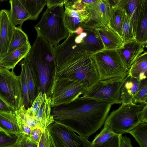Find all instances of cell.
<instances>
[{
  "instance_id": "obj_1",
  "label": "cell",
  "mask_w": 147,
  "mask_h": 147,
  "mask_svg": "<svg viewBox=\"0 0 147 147\" xmlns=\"http://www.w3.org/2000/svg\"><path fill=\"white\" fill-rule=\"evenodd\" d=\"M115 104L82 96L68 104L53 107L51 113L55 120L88 138L102 126Z\"/></svg>"
},
{
  "instance_id": "obj_2",
  "label": "cell",
  "mask_w": 147,
  "mask_h": 147,
  "mask_svg": "<svg viewBox=\"0 0 147 147\" xmlns=\"http://www.w3.org/2000/svg\"><path fill=\"white\" fill-rule=\"evenodd\" d=\"M53 46L45 40L37 37L25 58L32 71L37 87V94L50 91L56 77L57 65Z\"/></svg>"
},
{
  "instance_id": "obj_3",
  "label": "cell",
  "mask_w": 147,
  "mask_h": 147,
  "mask_svg": "<svg viewBox=\"0 0 147 147\" xmlns=\"http://www.w3.org/2000/svg\"><path fill=\"white\" fill-rule=\"evenodd\" d=\"M56 77L76 81L86 88L99 80L93 60L86 52L74 53L57 66Z\"/></svg>"
},
{
  "instance_id": "obj_4",
  "label": "cell",
  "mask_w": 147,
  "mask_h": 147,
  "mask_svg": "<svg viewBox=\"0 0 147 147\" xmlns=\"http://www.w3.org/2000/svg\"><path fill=\"white\" fill-rule=\"evenodd\" d=\"M63 5L47 7L34 26L37 36L45 40L53 46L66 38L69 33L64 23Z\"/></svg>"
},
{
  "instance_id": "obj_5",
  "label": "cell",
  "mask_w": 147,
  "mask_h": 147,
  "mask_svg": "<svg viewBox=\"0 0 147 147\" xmlns=\"http://www.w3.org/2000/svg\"><path fill=\"white\" fill-rule=\"evenodd\" d=\"M143 120L147 121V104H122L112 112L104 123L116 134L127 133Z\"/></svg>"
},
{
  "instance_id": "obj_6",
  "label": "cell",
  "mask_w": 147,
  "mask_h": 147,
  "mask_svg": "<svg viewBox=\"0 0 147 147\" xmlns=\"http://www.w3.org/2000/svg\"><path fill=\"white\" fill-rule=\"evenodd\" d=\"M95 65L99 79L125 78L128 69L117 49H104L91 55Z\"/></svg>"
},
{
  "instance_id": "obj_7",
  "label": "cell",
  "mask_w": 147,
  "mask_h": 147,
  "mask_svg": "<svg viewBox=\"0 0 147 147\" xmlns=\"http://www.w3.org/2000/svg\"><path fill=\"white\" fill-rule=\"evenodd\" d=\"M0 99L13 113L23 105L19 76L13 70L0 67Z\"/></svg>"
},
{
  "instance_id": "obj_8",
  "label": "cell",
  "mask_w": 147,
  "mask_h": 147,
  "mask_svg": "<svg viewBox=\"0 0 147 147\" xmlns=\"http://www.w3.org/2000/svg\"><path fill=\"white\" fill-rule=\"evenodd\" d=\"M86 89L78 82L56 77L50 93L52 108L70 103L83 94Z\"/></svg>"
},
{
  "instance_id": "obj_9",
  "label": "cell",
  "mask_w": 147,
  "mask_h": 147,
  "mask_svg": "<svg viewBox=\"0 0 147 147\" xmlns=\"http://www.w3.org/2000/svg\"><path fill=\"white\" fill-rule=\"evenodd\" d=\"M126 79L115 78L109 79L98 80L83 93V97L93 99L115 102L120 104L119 100L120 90Z\"/></svg>"
},
{
  "instance_id": "obj_10",
  "label": "cell",
  "mask_w": 147,
  "mask_h": 147,
  "mask_svg": "<svg viewBox=\"0 0 147 147\" xmlns=\"http://www.w3.org/2000/svg\"><path fill=\"white\" fill-rule=\"evenodd\" d=\"M56 147H92L91 142L84 136H78L71 129L55 120L47 127Z\"/></svg>"
},
{
  "instance_id": "obj_11",
  "label": "cell",
  "mask_w": 147,
  "mask_h": 147,
  "mask_svg": "<svg viewBox=\"0 0 147 147\" xmlns=\"http://www.w3.org/2000/svg\"><path fill=\"white\" fill-rule=\"evenodd\" d=\"M83 4L89 12L88 18L80 26L83 29L109 27L111 6L109 0H98L93 3Z\"/></svg>"
},
{
  "instance_id": "obj_12",
  "label": "cell",
  "mask_w": 147,
  "mask_h": 147,
  "mask_svg": "<svg viewBox=\"0 0 147 147\" xmlns=\"http://www.w3.org/2000/svg\"><path fill=\"white\" fill-rule=\"evenodd\" d=\"M65 9L64 14L65 26L69 33H74L76 29L88 18L89 12L81 1L65 7Z\"/></svg>"
},
{
  "instance_id": "obj_13",
  "label": "cell",
  "mask_w": 147,
  "mask_h": 147,
  "mask_svg": "<svg viewBox=\"0 0 147 147\" xmlns=\"http://www.w3.org/2000/svg\"><path fill=\"white\" fill-rule=\"evenodd\" d=\"M16 27L10 17L9 11L0 10V59L7 53Z\"/></svg>"
},
{
  "instance_id": "obj_14",
  "label": "cell",
  "mask_w": 147,
  "mask_h": 147,
  "mask_svg": "<svg viewBox=\"0 0 147 147\" xmlns=\"http://www.w3.org/2000/svg\"><path fill=\"white\" fill-rule=\"evenodd\" d=\"M146 47V45L134 39L124 43L123 46L117 50L129 69L136 59L144 52Z\"/></svg>"
},
{
  "instance_id": "obj_15",
  "label": "cell",
  "mask_w": 147,
  "mask_h": 147,
  "mask_svg": "<svg viewBox=\"0 0 147 147\" xmlns=\"http://www.w3.org/2000/svg\"><path fill=\"white\" fill-rule=\"evenodd\" d=\"M43 94L42 102L36 116L34 117L38 127L42 132L55 121L51 113L52 107L51 98L47 96L45 93Z\"/></svg>"
},
{
  "instance_id": "obj_16",
  "label": "cell",
  "mask_w": 147,
  "mask_h": 147,
  "mask_svg": "<svg viewBox=\"0 0 147 147\" xmlns=\"http://www.w3.org/2000/svg\"><path fill=\"white\" fill-rule=\"evenodd\" d=\"M104 45L105 49H117L123 43L121 37L110 28L103 27L95 28Z\"/></svg>"
},
{
  "instance_id": "obj_17",
  "label": "cell",
  "mask_w": 147,
  "mask_h": 147,
  "mask_svg": "<svg viewBox=\"0 0 147 147\" xmlns=\"http://www.w3.org/2000/svg\"><path fill=\"white\" fill-rule=\"evenodd\" d=\"M141 80L127 75L121 87L119 100L122 104L132 102V99L137 92Z\"/></svg>"
},
{
  "instance_id": "obj_18",
  "label": "cell",
  "mask_w": 147,
  "mask_h": 147,
  "mask_svg": "<svg viewBox=\"0 0 147 147\" xmlns=\"http://www.w3.org/2000/svg\"><path fill=\"white\" fill-rule=\"evenodd\" d=\"M31 46L29 43L1 59L0 67L13 70L16 65L26 57Z\"/></svg>"
},
{
  "instance_id": "obj_19",
  "label": "cell",
  "mask_w": 147,
  "mask_h": 147,
  "mask_svg": "<svg viewBox=\"0 0 147 147\" xmlns=\"http://www.w3.org/2000/svg\"><path fill=\"white\" fill-rule=\"evenodd\" d=\"M141 0H120L115 5L113 6L123 8L130 19L133 33L135 37L138 24L137 16L138 6Z\"/></svg>"
},
{
  "instance_id": "obj_20",
  "label": "cell",
  "mask_w": 147,
  "mask_h": 147,
  "mask_svg": "<svg viewBox=\"0 0 147 147\" xmlns=\"http://www.w3.org/2000/svg\"><path fill=\"white\" fill-rule=\"evenodd\" d=\"M0 131L8 135L22 134L14 113L0 111Z\"/></svg>"
},
{
  "instance_id": "obj_21",
  "label": "cell",
  "mask_w": 147,
  "mask_h": 147,
  "mask_svg": "<svg viewBox=\"0 0 147 147\" xmlns=\"http://www.w3.org/2000/svg\"><path fill=\"white\" fill-rule=\"evenodd\" d=\"M147 52H144L135 60L129 69L127 75L140 80L147 78Z\"/></svg>"
},
{
  "instance_id": "obj_22",
  "label": "cell",
  "mask_w": 147,
  "mask_h": 147,
  "mask_svg": "<svg viewBox=\"0 0 147 147\" xmlns=\"http://www.w3.org/2000/svg\"><path fill=\"white\" fill-rule=\"evenodd\" d=\"M10 9V17L14 25L22 26L24 22L30 20L28 12L18 0H9Z\"/></svg>"
},
{
  "instance_id": "obj_23",
  "label": "cell",
  "mask_w": 147,
  "mask_h": 147,
  "mask_svg": "<svg viewBox=\"0 0 147 147\" xmlns=\"http://www.w3.org/2000/svg\"><path fill=\"white\" fill-rule=\"evenodd\" d=\"M125 12L121 7L111 6L110 10L109 27L120 36Z\"/></svg>"
},
{
  "instance_id": "obj_24",
  "label": "cell",
  "mask_w": 147,
  "mask_h": 147,
  "mask_svg": "<svg viewBox=\"0 0 147 147\" xmlns=\"http://www.w3.org/2000/svg\"><path fill=\"white\" fill-rule=\"evenodd\" d=\"M29 43L28 36L22 30V26L20 25L19 26L16 27L6 55Z\"/></svg>"
},
{
  "instance_id": "obj_25",
  "label": "cell",
  "mask_w": 147,
  "mask_h": 147,
  "mask_svg": "<svg viewBox=\"0 0 147 147\" xmlns=\"http://www.w3.org/2000/svg\"><path fill=\"white\" fill-rule=\"evenodd\" d=\"M28 12L29 20H36L45 6L47 0H18Z\"/></svg>"
},
{
  "instance_id": "obj_26",
  "label": "cell",
  "mask_w": 147,
  "mask_h": 147,
  "mask_svg": "<svg viewBox=\"0 0 147 147\" xmlns=\"http://www.w3.org/2000/svg\"><path fill=\"white\" fill-rule=\"evenodd\" d=\"M127 133L135 138L141 147H147V121L143 120Z\"/></svg>"
},
{
  "instance_id": "obj_27",
  "label": "cell",
  "mask_w": 147,
  "mask_h": 147,
  "mask_svg": "<svg viewBox=\"0 0 147 147\" xmlns=\"http://www.w3.org/2000/svg\"><path fill=\"white\" fill-rule=\"evenodd\" d=\"M22 61L24 66L29 88L30 106L37 95V87L32 71L26 60L24 58Z\"/></svg>"
},
{
  "instance_id": "obj_28",
  "label": "cell",
  "mask_w": 147,
  "mask_h": 147,
  "mask_svg": "<svg viewBox=\"0 0 147 147\" xmlns=\"http://www.w3.org/2000/svg\"><path fill=\"white\" fill-rule=\"evenodd\" d=\"M21 72L19 76L21 89L23 98V105L27 109L30 106L29 88L24 65L22 61L20 63Z\"/></svg>"
},
{
  "instance_id": "obj_29",
  "label": "cell",
  "mask_w": 147,
  "mask_h": 147,
  "mask_svg": "<svg viewBox=\"0 0 147 147\" xmlns=\"http://www.w3.org/2000/svg\"><path fill=\"white\" fill-rule=\"evenodd\" d=\"M14 113L18 123L27 125L31 130L38 127L34 117L27 114L26 112V109L24 105L19 109L15 111Z\"/></svg>"
},
{
  "instance_id": "obj_30",
  "label": "cell",
  "mask_w": 147,
  "mask_h": 147,
  "mask_svg": "<svg viewBox=\"0 0 147 147\" xmlns=\"http://www.w3.org/2000/svg\"><path fill=\"white\" fill-rule=\"evenodd\" d=\"M135 39L146 45L147 42V12L145 11L140 23L137 26Z\"/></svg>"
},
{
  "instance_id": "obj_31",
  "label": "cell",
  "mask_w": 147,
  "mask_h": 147,
  "mask_svg": "<svg viewBox=\"0 0 147 147\" xmlns=\"http://www.w3.org/2000/svg\"><path fill=\"white\" fill-rule=\"evenodd\" d=\"M116 134L111 131L107 125L104 124L101 131L96 135L91 142L92 147H100L109 138Z\"/></svg>"
},
{
  "instance_id": "obj_32",
  "label": "cell",
  "mask_w": 147,
  "mask_h": 147,
  "mask_svg": "<svg viewBox=\"0 0 147 147\" xmlns=\"http://www.w3.org/2000/svg\"><path fill=\"white\" fill-rule=\"evenodd\" d=\"M120 36L123 43L135 39L133 33L130 19L126 11Z\"/></svg>"
},
{
  "instance_id": "obj_33",
  "label": "cell",
  "mask_w": 147,
  "mask_h": 147,
  "mask_svg": "<svg viewBox=\"0 0 147 147\" xmlns=\"http://www.w3.org/2000/svg\"><path fill=\"white\" fill-rule=\"evenodd\" d=\"M147 78L141 80L138 90L133 97L132 102L134 103H144L147 104Z\"/></svg>"
},
{
  "instance_id": "obj_34",
  "label": "cell",
  "mask_w": 147,
  "mask_h": 147,
  "mask_svg": "<svg viewBox=\"0 0 147 147\" xmlns=\"http://www.w3.org/2000/svg\"><path fill=\"white\" fill-rule=\"evenodd\" d=\"M18 138V134L8 135L0 131V147H13Z\"/></svg>"
},
{
  "instance_id": "obj_35",
  "label": "cell",
  "mask_w": 147,
  "mask_h": 147,
  "mask_svg": "<svg viewBox=\"0 0 147 147\" xmlns=\"http://www.w3.org/2000/svg\"><path fill=\"white\" fill-rule=\"evenodd\" d=\"M37 147H56L53 140L47 127L42 132Z\"/></svg>"
},
{
  "instance_id": "obj_36",
  "label": "cell",
  "mask_w": 147,
  "mask_h": 147,
  "mask_svg": "<svg viewBox=\"0 0 147 147\" xmlns=\"http://www.w3.org/2000/svg\"><path fill=\"white\" fill-rule=\"evenodd\" d=\"M18 135L17 140L13 147H37V145L31 140L29 136L23 134Z\"/></svg>"
},
{
  "instance_id": "obj_37",
  "label": "cell",
  "mask_w": 147,
  "mask_h": 147,
  "mask_svg": "<svg viewBox=\"0 0 147 147\" xmlns=\"http://www.w3.org/2000/svg\"><path fill=\"white\" fill-rule=\"evenodd\" d=\"M43 94L41 92H39L33 101L30 107L26 109V112L28 115L35 117L38 110L42 102Z\"/></svg>"
},
{
  "instance_id": "obj_38",
  "label": "cell",
  "mask_w": 147,
  "mask_h": 147,
  "mask_svg": "<svg viewBox=\"0 0 147 147\" xmlns=\"http://www.w3.org/2000/svg\"><path fill=\"white\" fill-rule=\"evenodd\" d=\"M122 134H116L104 143L100 147H119V139Z\"/></svg>"
},
{
  "instance_id": "obj_39",
  "label": "cell",
  "mask_w": 147,
  "mask_h": 147,
  "mask_svg": "<svg viewBox=\"0 0 147 147\" xmlns=\"http://www.w3.org/2000/svg\"><path fill=\"white\" fill-rule=\"evenodd\" d=\"M42 131L39 127L31 130L29 136L31 140L37 145L39 142Z\"/></svg>"
},
{
  "instance_id": "obj_40",
  "label": "cell",
  "mask_w": 147,
  "mask_h": 147,
  "mask_svg": "<svg viewBox=\"0 0 147 147\" xmlns=\"http://www.w3.org/2000/svg\"><path fill=\"white\" fill-rule=\"evenodd\" d=\"M121 135L119 139V147H131V139L126 136Z\"/></svg>"
},
{
  "instance_id": "obj_41",
  "label": "cell",
  "mask_w": 147,
  "mask_h": 147,
  "mask_svg": "<svg viewBox=\"0 0 147 147\" xmlns=\"http://www.w3.org/2000/svg\"><path fill=\"white\" fill-rule=\"evenodd\" d=\"M22 134L30 136L31 129L27 125L18 123Z\"/></svg>"
},
{
  "instance_id": "obj_42",
  "label": "cell",
  "mask_w": 147,
  "mask_h": 147,
  "mask_svg": "<svg viewBox=\"0 0 147 147\" xmlns=\"http://www.w3.org/2000/svg\"><path fill=\"white\" fill-rule=\"evenodd\" d=\"M65 0H47V7L53 6L63 4Z\"/></svg>"
},
{
  "instance_id": "obj_43",
  "label": "cell",
  "mask_w": 147,
  "mask_h": 147,
  "mask_svg": "<svg viewBox=\"0 0 147 147\" xmlns=\"http://www.w3.org/2000/svg\"><path fill=\"white\" fill-rule=\"evenodd\" d=\"M0 111L8 113L12 112L7 105L1 99H0Z\"/></svg>"
},
{
  "instance_id": "obj_44",
  "label": "cell",
  "mask_w": 147,
  "mask_h": 147,
  "mask_svg": "<svg viewBox=\"0 0 147 147\" xmlns=\"http://www.w3.org/2000/svg\"><path fill=\"white\" fill-rule=\"evenodd\" d=\"M82 0H65L63 5L65 7L71 6L76 2L79 1H81Z\"/></svg>"
},
{
  "instance_id": "obj_45",
  "label": "cell",
  "mask_w": 147,
  "mask_h": 147,
  "mask_svg": "<svg viewBox=\"0 0 147 147\" xmlns=\"http://www.w3.org/2000/svg\"><path fill=\"white\" fill-rule=\"evenodd\" d=\"M83 31V29L81 27L79 26L76 29L74 33L78 35L82 33Z\"/></svg>"
},
{
  "instance_id": "obj_46",
  "label": "cell",
  "mask_w": 147,
  "mask_h": 147,
  "mask_svg": "<svg viewBox=\"0 0 147 147\" xmlns=\"http://www.w3.org/2000/svg\"><path fill=\"white\" fill-rule=\"evenodd\" d=\"M120 0H109L111 6L115 5Z\"/></svg>"
},
{
  "instance_id": "obj_47",
  "label": "cell",
  "mask_w": 147,
  "mask_h": 147,
  "mask_svg": "<svg viewBox=\"0 0 147 147\" xmlns=\"http://www.w3.org/2000/svg\"><path fill=\"white\" fill-rule=\"evenodd\" d=\"M7 1V0H0V1Z\"/></svg>"
}]
</instances>
